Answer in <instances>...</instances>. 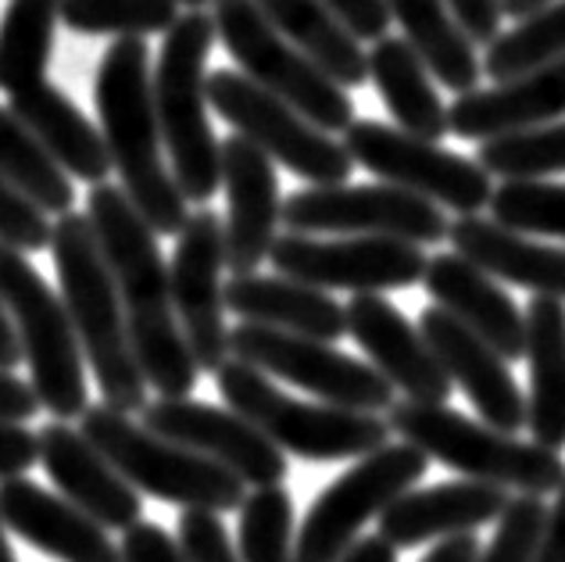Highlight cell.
<instances>
[{"label":"cell","instance_id":"cell-1","mask_svg":"<svg viewBox=\"0 0 565 562\" xmlns=\"http://www.w3.org/2000/svg\"><path fill=\"white\" fill-rule=\"evenodd\" d=\"M86 215H90L104 258L111 265L132 351H137L147 383L161 397H186L198 388L201 369L190 354L180 319H175L172 279L166 258H161L158 233L132 209L126 190L111 183H94Z\"/></svg>","mask_w":565,"mask_h":562},{"label":"cell","instance_id":"cell-2","mask_svg":"<svg viewBox=\"0 0 565 562\" xmlns=\"http://www.w3.org/2000/svg\"><path fill=\"white\" fill-rule=\"evenodd\" d=\"M94 100L111 166L122 190L154 233L175 236L186 226V198L161 158V126L154 108L151 47L143 36H118L104 51L94 79Z\"/></svg>","mask_w":565,"mask_h":562},{"label":"cell","instance_id":"cell-3","mask_svg":"<svg viewBox=\"0 0 565 562\" xmlns=\"http://www.w3.org/2000/svg\"><path fill=\"white\" fill-rule=\"evenodd\" d=\"M51 258L57 279H62V301L104 402L122 412H143L151 383H147L137 351H132L126 308L90 215H57L51 233Z\"/></svg>","mask_w":565,"mask_h":562},{"label":"cell","instance_id":"cell-4","mask_svg":"<svg viewBox=\"0 0 565 562\" xmlns=\"http://www.w3.org/2000/svg\"><path fill=\"white\" fill-rule=\"evenodd\" d=\"M215 19L190 8L166 33L154 68V108L161 144L172 158V176L183 198L204 204L222 187V140L207 123V54Z\"/></svg>","mask_w":565,"mask_h":562},{"label":"cell","instance_id":"cell-5","mask_svg":"<svg viewBox=\"0 0 565 562\" xmlns=\"http://www.w3.org/2000/svg\"><path fill=\"white\" fill-rule=\"evenodd\" d=\"M391 431L423 448L448 469L469 480H487L515 487L519 495H552L565 484V463L555 448L537 441H515V434L498 431L483 420H469L448 405L429 402H394L386 409Z\"/></svg>","mask_w":565,"mask_h":562},{"label":"cell","instance_id":"cell-6","mask_svg":"<svg viewBox=\"0 0 565 562\" xmlns=\"http://www.w3.org/2000/svg\"><path fill=\"white\" fill-rule=\"evenodd\" d=\"M79 420V431L111 458L115 469L140 495H151L180 509L233 512L244 506L247 484L233 469L180 445V441L154 434L151 426L132 423L129 412L100 402L86 405Z\"/></svg>","mask_w":565,"mask_h":562},{"label":"cell","instance_id":"cell-7","mask_svg":"<svg viewBox=\"0 0 565 562\" xmlns=\"http://www.w3.org/2000/svg\"><path fill=\"white\" fill-rule=\"evenodd\" d=\"M215 383L230 409L247 416L282 452L308 458V463L362 458L386 445L394 434L391 423L380 420V412H359L330 402H297L276 388L265 369L236 359V354L215 369Z\"/></svg>","mask_w":565,"mask_h":562},{"label":"cell","instance_id":"cell-8","mask_svg":"<svg viewBox=\"0 0 565 562\" xmlns=\"http://www.w3.org/2000/svg\"><path fill=\"white\" fill-rule=\"evenodd\" d=\"M0 298L19 330L40 409H47L54 420H79L90 405V388L72 316L47 279L33 269L25 251L4 241H0Z\"/></svg>","mask_w":565,"mask_h":562},{"label":"cell","instance_id":"cell-9","mask_svg":"<svg viewBox=\"0 0 565 562\" xmlns=\"http://www.w3.org/2000/svg\"><path fill=\"white\" fill-rule=\"evenodd\" d=\"M212 19L222 47L233 54L244 76L282 97L333 137L354 123V105L344 86L326 76L294 40L282 36L258 0H215Z\"/></svg>","mask_w":565,"mask_h":562},{"label":"cell","instance_id":"cell-10","mask_svg":"<svg viewBox=\"0 0 565 562\" xmlns=\"http://www.w3.org/2000/svg\"><path fill=\"white\" fill-rule=\"evenodd\" d=\"M207 105L226 123L244 132L250 144H258L273 161L290 169L301 180L316 187L348 183L354 158L333 132L319 129L308 115L287 105L273 91H265L244 72L218 68L207 79Z\"/></svg>","mask_w":565,"mask_h":562},{"label":"cell","instance_id":"cell-11","mask_svg":"<svg viewBox=\"0 0 565 562\" xmlns=\"http://www.w3.org/2000/svg\"><path fill=\"white\" fill-rule=\"evenodd\" d=\"M426 469L429 455L408 441H401V445L386 441L376 452L362 455V463L333 480L308 509L294 541L297 562H337L359 541V530L397 495L419 484Z\"/></svg>","mask_w":565,"mask_h":562},{"label":"cell","instance_id":"cell-12","mask_svg":"<svg viewBox=\"0 0 565 562\" xmlns=\"http://www.w3.org/2000/svg\"><path fill=\"white\" fill-rule=\"evenodd\" d=\"M230 354L316 394L319 402L359 412H386L394 405V383L376 365L337 351L333 340L262 327V322H241L230 330Z\"/></svg>","mask_w":565,"mask_h":562},{"label":"cell","instance_id":"cell-13","mask_svg":"<svg viewBox=\"0 0 565 562\" xmlns=\"http://www.w3.org/2000/svg\"><path fill=\"white\" fill-rule=\"evenodd\" d=\"M344 147L351 151L354 166L369 169L380 180L405 187L412 194L437 201L440 209L458 215H480L490 204V172L466 155L444 151L437 140L415 137L408 129H394L362 118L344 129Z\"/></svg>","mask_w":565,"mask_h":562},{"label":"cell","instance_id":"cell-14","mask_svg":"<svg viewBox=\"0 0 565 562\" xmlns=\"http://www.w3.org/2000/svg\"><path fill=\"white\" fill-rule=\"evenodd\" d=\"M282 226L294 233H376L412 244H440L451 230L437 201L394 183H311L282 201Z\"/></svg>","mask_w":565,"mask_h":562},{"label":"cell","instance_id":"cell-15","mask_svg":"<svg viewBox=\"0 0 565 562\" xmlns=\"http://www.w3.org/2000/svg\"><path fill=\"white\" fill-rule=\"evenodd\" d=\"M276 273L322 290L380 294L423 284V244L376 233H348L340 241H316L308 233H282L269 251Z\"/></svg>","mask_w":565,"mask_h":562},{"label":"cell","instance_id":"cell-16","mask_svg":"<svg viewBox=\"0 0 565 562\" xmlns=\"http://www.w3.org/2000/svg\"><path fill=\"white\" fill-rule=\"evenodd\" d=\"M226 230L212 209H198L186 226L175 233V255L169 265L172 305L193 362L201 373L230 359V330H226Z\"/></svg>","mask_w":565,"mask_h":562},{"label":"cell","instance_id":"cell-17","mask_svg":"<svg viewBox=\"0 0 565 562\" xmlns=\"http://www.w3.org/2000/svg\"><path fill=\"white\" fill-rule=\"evenodd\" d=\"M143 426L215 458L247 487H269L287 480V452L236 409H218L207 402H193V397H158V402L143 405Z\"/></svg>","mask_w":565,"mask_h":562},{"label":"cell","instance_id":"cell-18","mask_svg":"<svg viewBox=\"0 0 565 562\" xmlns=\"http://www.w3.org/2000/svg\"><path fill=\"white\" fill-rule=\"evenodd\" d=\"M222 187H226V269L255 273L269 258L282 223V201L273 158L244 132L222 140Z\"/></svg>","mask_w":565,"mask_h":562},{"label":"cell","instance_id":"cell-19","mask_svg":"<svg viewBox=\"0 0 565 562\" xmlns=\"http://www.w3.org/2000/svg\"><path fill=\"white\" fill-rule=\"evenodd\" d=\"M426 344L434 348L444 373L455 388H462L480 420L498 431L519 434L526 426V394L509 369V359L487 344L480 333H472L466 322H458L448 308H426L419 319Z\"/></svg>","mask_w":565,"mask_h":562},{"label":"cell","instance_id":"cell-20","mask_svg":"<svg viewBox=\"0 0 565 562\" xmlns=\"http://www.w3.org/2000/svg\"><path fill=\"white\" fill-rule=\"evenodd\" d=\"M348 308V333L359 340L380 373L412 402L448 405L451 377L444 373L434 348L426 344L419 327H412L401 308H394L383 294H354Z\"/></svg>","mask_w":565,"mask_h":562},{"label":"cell","instance_id":"cell-21","mask_svg":"<svg viewBox=\"0 0 565 562\" xmlns=\"http://www.w3.org/2000/svg\"><path fill=\"white\" fill-rule=\"evenodd\" d=\"M36 437L40 466L47 469V477L72 506L90 512L104 530H129L132 523H140V491L83 431L68 426V420H54Z\"/></svg>","mask_w":565,"mask_h":562},{"label":"cell","instance_id":"cell-22","mask_svg":"<svg viewBox=\"0 0 565 562\" xmlns=\"http://www.w3.org/2000/svg\"><path fill=\"white\" fill-rule=\"evenodd\" d=\"M0 516L11 534L57 562H126L122 549L90 512L72 506L65 495H51L25 473L0 477Z\"/></svg>","mask_w":565,"mask_h":562},{"label":"cell","instance_id":"cell-23","mask_svg":"<svg viewBox=\"0 0 565 562\" xmlns=\"http://www.w3.org/2000/svg\"><path fill=\"white\" fill-rule=\"evenodd\" d=\"M509 501V487L469 477L423 487V491L408 487L380 512V534L394 549H419L451 534H476L480 527L498 523Z\"/></svg>","mask_w":565,"mask_h":562},{"label":"cell","instance_id":"cell-24","mask_svg":"<svg viewBox=\"0 0 565 562\" xmlns=\"http://www.w3.org/2000/svg\"><path fill=\"white\" fill-rule=\"evenodd\" d=\"M423 287L458 322L480 333L501 359L515 362L526 354V316L498 287V276H490L466 255H458V251L434 255L426 262Z\"/></svg>","mask_w":565,"mask_h":562},{"label":"cell","instance_id":"cell-25","mask_svg":"<svg viewBox=\"0 0 565 562\" xmlns=\"http://www.w3.org/2000/svg\"><path fill=\"white\" fill-rule=\"evenodd\" d=\"M565 115V57L552 65L523 72L509 83H498L494 91L458 94L448 112V126L455 137L487 140L498 132L555 123Z\"/></svg>","mask_w":565,"mask_h":562},{"label":"cell","instance_id":"cell-26","mask_svg":"<svg viewBox=\"0 0 565 562\" xmlns=\"http://www.w3.org/2000/svg\"><path fill=\"white\" fill-rule=\"evenodd\" d=\"M226 312L262 327L340 340L348 333V308L337 305L322 287L301 284L290 276H258L241 273L226 284Z\"/></svg>","mask_w":565,"mask_h":562},{"label":"cell","instance_id":"cell-27","mask_svg":"<svg viewBox=\"0 0 565 562\" xmlns=\"http://www.w3.org/2000/svg\"><path fill=\"white\" fill-rule=\"evenodd\" d=\"M8 108L33 129V137L43 144V151H47L68 176H76V180L90 187L108 180V172L115 166H111L108 144H104V132L94 129L90 118L76 108V100L65 97L57 86L40 79L33 86H25V91L11 94Z\"/></svg>","mask_w":565,"mask_h":562},{"label":"cell","instance_id":"cell-28","mask_svg":"<svg viewBox=\"0 0 565 562\" xmlns=\"http://www.w3.org/2000/svg\"><path fill=\"white\" fill-rule=\"evenodd\" d=\"M448 236L458 255H466L490 276L565 301V247L526 241L519 230L480 215H462L458 223H451Z\"/></svg>","mask_w":565,"mask_h":562},{"label":"cell","instance_id":"cell-29","mask_svg":"<svg viewBox=\"0 0 565 562\" xmlns=\"http://www.w3.org/2000/svg\"><path fill=\"white\" fill-rule=\"evenodd\" d=\"M530 397L526 431L544 448H565V301L533 294L526 305Z\"/></svg>","mask_w":565,"mask_h":562},{"label":"cell","instance_id":"cell-30","mask_svg":"<svg viewBox=\"0 0 565 562\" xmlns=\"http://www.w3.org/2000/svg\"><path fill=\"white\" fill-rule=\"evenodd\" d=\"M434 72L423 62V54L405 36H380L369 51V79L376 83L386 112L394 115L401 129L415 137L440 140L448 132V108L434 86Z\"/></svg>","mask_w":565,"mask_h":562},{"label":"cell","instance_id":"cell-31","mask_svg":"<svg viewBox=\"0 0 565 562\" xmlns=\"http://www.w3.org/2000/svg\"><path fill=\"white\" fill-rule=\"evenodd\" d=\"M394 22L405 29V40L423 54L429 72L455 94L480 86V54L476 40L455 19L448 0H386Z\"/></svg>","mask_w":565,"mask_h":562},{"label":"cell","instance_id":"cell-32","mask_svg":"<svg viewBox=\"0 0 565 562\" xmlns=\"http://www.w3.org/2000/svg\"><path fill=\"white\" fill-rule=\"evenodd\" d=\"M262 11L282 36L294 40L326 76L340 86H362L369 79V54L354 40L326 0H258Z\"/></svg>","mask_w":565,"mask_h":562},{"label":"cell","instance_id":"cell-33","mask_svg":"<svg viewBox=\"0 0 565 562\" xmlns=\"http://www.w3.org/2000/svg\"><path fill=\"white\" fill-rule=\"evenodd\" d=\"M62 0H8L0 19V91L8 97L47 76Z\"/></svg>","mask_w":565,"mask_h":562},{"label":"cell","instance_id":"cell-34","mask_svg":"<svg viewBox=\"0 0 565 562\" xmlns=\"http://www.w3.org/2000/svg\"><path fill=\"white\" fill-rule=\"evenodd\" d=\"M0 172L19 183L47 215H65L76 204L68 172L43 151L33 129L11 108H0Z\"/></svg>","mask_w":565,"mask_h":562},{"label":"cell","instance_id":"cell-35","mask_svg":"<svg viewBox=\"0 0 565 562\" xmlns=\"http://www.w3.org/2000/svg\"><path fill=\"white\" fill-rule=\"evenodd\" d=\"M565 57V0H552L547 8L519 19L515 29L498 33L487 43L483 72L490 79L509 83L523 72L552 65Z\"/></svg>","mask_w":565,"mask_h":562},{"label":"cell","instance_id":"cell-36","mask_svg":"<svg viewBox=\"0 0 565 562\" xmlns=\"http://www.w3.org/2000/svg\"><path fill=\"white\" fill-rule=\"evenodd\" d=\"M480 166L504 180H544L565 172V118L480 140Z\"/></svg>","mask_w":565,"mask_h":562},{"label":"cell","instance_id":"cell-37","mask_svg":"<svg viewBox=\"0 0 565 562\" xmlns=\"http://www.w3.org/2000/svg\"><path fill=\"white\" fill-rule=\"evenodd\" d=\"M294 498L282 484L255 487L241 506L236 552L241 562H297L294 555Z\"/></svg>","mask_w":565,"mask_h":562},{"label":"cell","instance_id":"cell-38","mask_svg":"<svg viewBox=\"0 0 565 562\" xmlns=\"http://www.w3.org/2000/svg\"><path fill=\"white\" fill-rule=\"evenodd\" d=\"M180 0H62V22L83 36H151L169 33Z\"/></svg>","mask_w":565,"mask_h":562},{"label":"cell","instance_id":"cell-39","mask_svg":"<svg viewBox=\"0 0 565 562\" xmlns=\"http://www.w3.org/2000/svg\"><path fill=\"white\" fill-rule=\"evenodd\" d=\"M490 219L519 233H544L565 241V183L504 180L490 194Z\"/></svg>","mask_w":565,"mask_h":562},{"label":"cell","instance_id":"cell-40","mask_svg":"<svg viewBox=\"0 0 565 562\" xmlns=\"http://www.w3.org/2000/svg\"><path fill=\"white\" fill-rule=\"evenodd\" d=\"M547 506L544 495H519L501 512L498 534L487 549L476 555V562H533L537 559V544L544 534Z\"/></svg>","mask_w":565,"mask_h":562},{"label":"cell","instance_id":"cell-41","mask_svg":"<svg viewBox=\"0 0 565 562\" xmlns=\"http://www.w3.org/2000/svg\"><path fill=\"white\" fill-rule=\"evenodd\" d=\"M54 226L47 223V212L25 194V190L0 172V241L19 251H43L51 247Z\"/></svg>","mask_w":565,"mask_h":562},{"label":"cell","instance_id":"cell-42","mask_svg":"<svg viewBox=\"0 0 565 562\" xmlns=\"http://www.w3.org/2000/svg\"><path fill=\"white\" fill-rule=\"evenodd\" d=\"M180 549L186 562H241V552L212 509H183L180 512Z\"/></svg>","mask_w":565,"mask_h":562},{"label":"cell","instance_id":"cell-43","mask_svg":"<svg viewBox=\"0 0 565 562\" xmlns=\"http://www.w3.org/2000/svg\"><path fill=\"white\" fill-rule=\"evenodd\" d=\"M118 549H122L126 562H186L180 538H172L166 527L143 520L122 530V544Z\"/></svg>","mask_w":565,"mask_h":562},{"label":"cell","instance_id":"cell-44","mask_svg":"<svg viewBox=\"0 0 565 562\" xmlns=\"http://www.w3.org/2000/svg\"><path fill=\"white\" fill-rule=\"evenodd\" d=\"M326 8L337 14V22L348 29L354 40H380L391 29V4L386 0H326Z\"/></svg>","mask_w":565,"mask_h":562},{"label":"cell","instance_id":"cell-45","mask_svg":"<svg viewBox=\"0 0 565 562\" xmlns=\"http://www.w3.org/2000/svg\"><path fill=\"white\" fill-rule=\"evenodd\" d=\"M40 463V437L25 423H0V477H19Z\"/></svg>","mask_w":565,"mask_h":562},{"label":"cell","instance_id":"cell-46","mask_svg":"<svg viewBox=\"0 0 565 562\" xmlns=\"http://www.w3.org/2000/svg\"><path fill=\"white\" fill-rule=\"evenodd\" d=\"M448 4L476 43H490L501 33V22H504L501 0H448Z\"/></svg>","mask_w":565,"mask_h":562},{"label":"cell","instance_id":"cell-47","mask_svg":"<svg viewBox=\"0 0 565 562\" xmlns=\"http://www.w3.org/2000/svg\"><path fill=\"white\" fill-rule=\"evenodd\" d=\"M40 397L33 383L14 377V369H0V423H29L36 416Z\"/></svg>","mask_w":565,"mask_h":562},{"label":"cell","instance_id":"cell-48","mask_svg":"<svg viewBox=\"0 0 565 562\" xmlns=\"http://www.w3.org/2000/svg\"><path fill=\"white\" fill-rule=\"evenodd\" d=\"M533 562H565V484L558 487L555 509H547L544 534H541L537 559Z\"/></svg>","mask_w":565,"mask_h":562},{"label":"cell","instance_id":"cell-49","mask_svg":"<svg viewBox=\"0 0 565 562\" xmlns=\"http://www.w3.org/2000/svg\"><path fill=\"white\" fill-rule=\"evenodd\" d=\"M480 541L476 534H451V538H440L434 549L423 555V562H476L480 555Z\"/></svg>","mask_w":565,"mask_h":562},{"label":"cell","instance_id":"cell-50","mask_svg":"<svg viewBox=\"0 0 565 562\" xmlns=\"http://www.w3.org/2000/svg\"><path fill=\"white\" fill-rule=\"evenodd\" d=\"M397 549L391 541H386L383 534H376V538H362V541H354L351 549L340 555L337 562H397V555H394Z\"/></svg>","mask_w":565,"mask_h":562},{"label":"cell","instance_id":"cell-51","mask_svg":"<svg viewBox=\"0 0 565 562\" xmlns=\"http://www.w3.org/2000/svg\"><path fill=\"white\" fill-rule=\"evenodd\" d=\"M22 359V340H19V330H14V322L8 316V305L0 298V369H14Z\"/></svg>","mask_w":565,"mask_h":562},{"label":"cell","instance_id":"cell-52","mask_svg":"<svg viewBox=\"0 0 565 562\" xmlns=\"http://www.w3.org/2000/svg\"><path fill=\"white\" fill-rule=\"evenodd\" d=\"M552 0H501V11H504V19H526V14H533V11H541V8H547Z\"/></svg>","mask_w":565,"mask_h":562},{"label":"cell","instance_id":"cell-53","mask_svg":"<svg viewBox=\"0 0 565 562\" xmlns=\"http://www.w3.org/2000/svg\"><path fill=\"white\" fill-rule=\"evenodd\" d=\"M0 562H19V555H14L11 541H8V523H4V516H0Z\"/></svg>","mask_w":565,"mask_h":562},{"label":"cell","instance_id":"cell-54","mask_svg":"<svg viewBox=\"0 0 565 562\" xmlns=\"http://www.w3.org/2000/svg\"><path fill=\"white\" fill-rule=\"evenodd\" d=\"M180 4H186V8H207V4H215V0H180Z\"/></svg>","mask_w":565,"mask_h":562}]
</instances>
